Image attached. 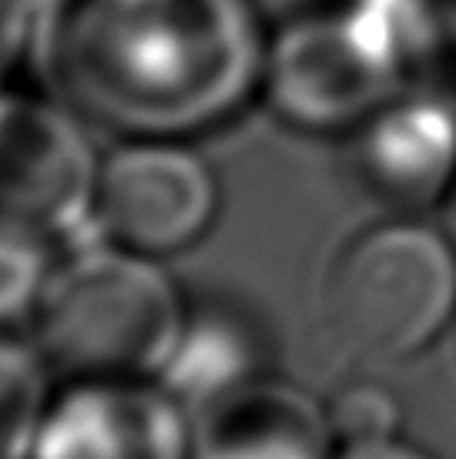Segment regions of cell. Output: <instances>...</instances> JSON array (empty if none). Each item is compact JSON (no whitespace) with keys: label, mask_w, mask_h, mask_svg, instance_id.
Here are the masks:
<instances>
[{"label":"cell","mask_w":456,"mask_h":459,"mask_svg":"<svg viewBox=\"0 0 456 459\" xmlns=\"http://www.w3.org/2000/svg\"><path fill=\"white\" fill-rule=\"evenodd\" d=\"M268 30L252 0H64L44 21L54 91L118 138H195L259 98Z\"/></svg>","instance_id":"obj_1"},{"label":"cell","mask_w":456,"mask_h":459,"mask_svg":"<svg viewBox=\"0 0 456 459\" xmlns=\"http://www.w3.org/2000/svg\"><path fill=\"white\" fill-rule=\"evenodd\" d=\"M189 308L162 258L98 238L54 262L31 316V342L57 383L162 379Z\"/></svg>","instance_id":"obj_2"},{"label":"cell","mask_w":456,"mask_h":459,"mask_svg":"<svg viewBox=\"0 0 456 459\" xmlns=\"http://www.w3.org/2000/svg\"><path fill=\"white\" fill-rule=\"evenodd\" d=\"M319 335L349 369L396 366L456 325V248L436 221L399 215L353 231L322 268Z\"/></svg>","instance_id":"obj_3"},{"label":"cell","mask_w":456,"mask_h":459,"mask_svg":"<svg viewBox=\"0 0 456 459\" xmlns=\"http://www.w3.org/2000/svg\"><path fill=\"white\" fill-rule=\"evenodd\" d=\"M403 88L390 54L339 4L295 13L268 30L259 98L295 131L353 134Z\"/></svg>","instance_id":"obj_4"},{"label":"cell","mask_w":456,"mask_h":459,"mask_svg":"<svg viewBox=\"0 0 456 459\" xmlns=\"http://www.w3.org/2000/svg\"><path fill=\"white\" fill-rule=\"evenodd\" d=\"M218 208L215 171L189 138H118L101 154L91 225L104 242L165 262L202 242Z\"/></svg>","instance_id":"obj_5"},{"label":"cell","mask_w":456,"mask_h":459,"mask_svg":"<svg viewBox=\"0 0 456 459\" xmlns=\"http://www.w3.org/2000/svg\"><path fill=\"white\" fill-rule=\"evenodd\" d=\"M101 154L61 98L0 88V221L57 242L91 225Z\"/></svg>","instance_id":"obj_6"},{"label":"cell","mask_w":456,"mask_h":459,"mask_svg":"<svg viewBox=\"0 0 456 459\" xmlns=\"http://www.w3.org/2000/svg\"><path fill=\"white\" fill-rule=\"evenodd\" d=\"M31 459H195V416L162 379H67Z\"/></svg>","instance_id":"obj_7"},{"label":"cell","mask_w":456,"mask_h":459,"mask_svg":"<svg viewBox=\"0 0 456 459\" xmlns=\"http://www.w3.org/2000/svg\"><path fill=\"white\" fill-rule=\"evenodd\" d=\"M349 158L369 198L399 215L436 212L456 178L453 94L403 88L353 131Z\"/></svg>","instance_id":"obj_8"},{"label":"cell","mask_w":456,"mask_h":459,"mask_svg":"<svg viewBox=\"0 0 456 459\" xmlns=\"http://www.w3.org/2000/svg\"><path fill=\"white\" fill-rule=\"evenodd\" d=\"M329 406L279 376H255L195 416V459H332Z\"/></svg>","instance_id":"obj_9"},{"label":"cell","mask_w":456,"mask_h":459,"mask_svg":"<svg viewBox=\"0 0 456 459\" xmlns=\"http://www.w3.org/2000/svg\"><path fill=\"white\" fill-rule=\"evenodd\" d=\"M262 332L239 306L212 302L189 308L175 356L162 383L198 416L235 385L262 376Z\"/></svg>","instance_id":"obj_10"},{"label":"cell","mask_w":456,"mask_h":459,"mask_svg":"<svg viewBox=\"0 0 456 459\" xmlns=\"http://www.w3.org/2000/svg\"><path fill=\"white\" fill-rule=\"evenodd\" d=\"M57 376L31 339L0 332V459H31Z\"/></svg>","instance_id":"obj_11"},{"label":"cell","mask_w":456,"mask_h":459,"mask_svg":"<svg viewBox=\"0 0 456 459\" xmlns=\"http://www.w3.org/2000/svg\"><path fill=\"white\" fill-rule=\"evenodd\" d=\"M51 268L48 238L11 221H0V332L31 322Z\"/></svg>","instance_id":"obj_12"},{"label":"cell","mask_w":456,"mask_h":459,"mask_svg":"<svg viewBox=\"0 0 456 459\" xmlns=\"http://www.w3.org/2000/svg\"><path fill=\"white\" fill-rule=\"evenodd\" d=\"M326 406H329L336 446L399 436L396 433L399 429V403L393 399V393H386L373 379H355Z\"/></svg>","instance_id":"obj_13"},{"label":"cell","mask_w":456,"mask_h":459,"mask_svg":"<svg viewBox=\"0 0 456 459\" xmlns=\"http://www.w3.org/2000/svg\"><path fill=\"white\" fill-rule=\"evenodd\" d=\"M38 27V0H0V88H7V77Z\"/></svg>","instance_id":"obj_14"},{"label":"cell","mask_w":456,"mask_h":459,"mask_svg":"<svg viewBox=\"0 0 456 459\" xmlns=\"http://www.w3.org/2000/svg\"><path fill=\"white\" fill-rule=\"evenodd\" d=\"M332 459H433L426 449L406 443L399 436L373 439V443H353V446H336Z\"/></svg>","instance_id":"obj_15"},{"label":"cell","mask_w":456,"mask_h":459,"mask_svg":"<svg viewBox=\"0 0 456 459\" xmlns=\"http://www.w3.org/2000/svg\"><path fill=\"white\" fill-rule=\"evenodd\" d=\"M436 225L443 229V235L453 242V248H456V178H453V185L446 188V195H443V202L436 204Z\"/></svg>","instance_id":"obj_16"}]
</instances>
